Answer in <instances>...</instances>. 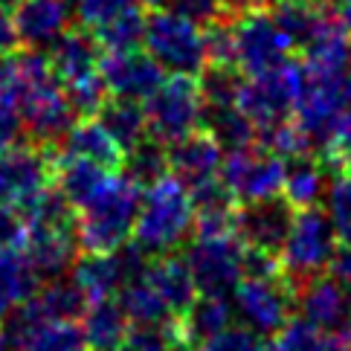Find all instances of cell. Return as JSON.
Listing matches in <instances>:
<instances>
[{"mask_svg":"<svg viewBox=\"0 0 351 351\" xmlns=\"http://www.w3.org/2000/svg\"><path fill=\"white\" fill-rule=\"evenodd\" d=\"M53 148H41L35 143H21L0 154V204L27 209L47 186L56 180Z\"/></svg>","mask_w":351,"mask_h":351,"instance_id":"9c48e42d","label":"cell"},{"mask_svg":"<svg viewBox=\"0 0 351 351\" xmlns=\"http://www.w3.org/2000/svg\"><path fill=\"white\" fill-rule=\"evenodd\" d=\"M117 171H110L99 162L90 160H79V157H58L56 160V186L58 192L64 195L76 209H82L84 204L99 195L108 186V180L114 178Z\"/></svg>","mask_w":351,"mask_h":351,"instance_id":"d4e9b609","label":"cell"},{"mask_svg":"<svg viewBox=\"0 0 351 351\" xmlns=\"http://www.w3.org/2000/svg\"><path fill=\"white\" fill-rule=\"evenodd\" d=\"M241 258H244V244L235 232L195 235L183 247V261L192 273L197 293L230 296L238 287V282L244 279Z\"/></svg>","mask_w":351,"mask_h":351,"instance_id":"8992f818","label":"cell"},{"mask_svg":"<svg viewBox=\"0 0 351 351\" xmlns=\"http://www.w3.org/2000/svg\"><path fill=\"white\" fill-rule=\"evenodd\" d=\"M296 308L299 317L322 334H351V287L334 279L328 270L296 285Z\"/></svg>","mask_w":351,"mask_h":351,"instance_id":"7c38bea8","label":"cell"},{"mask_svg":"<svg viewBox=\"0 0 351 351\" xmlns=\"http://www.w3.org/2000/svg\"><path fill=\"white\" fill-rule=\"evenodd\" d=\"M61 87H64V96H67V102L73 108V114H76V119H93L99 114V108L105 105V99H108L105 82H102L99 73L84 76V79H76V82H67Z\"/></svg>","mask_w":351,"mask_h":351,"instance_id":"d590c367","label":"cell"},{"mask_svg":"<svg viewBox=\"0 0 351 351\" xmlns=\"http://www.w3.org/2000/svg\"><path fill=\"white\" fill-rule=\"evenodd\" d=\"M21 0H0V9H15Z\"/></svg>","mask_w":351,"mask_h":351,"instance_id":"816d5d0a","label":"cell"},{"mask_svg":"<svg viewBox=\"0 0 351 351\" xmlns=\"http://www.w3.org/2000/svg\"><path fill=\"white\" fill-rule=\"evenodd\" d=\"M99 76L105 82L108 96L145 102L162 84L166 70L145 49H122V53H102V58H99Z\"/></svg>","mask_w":351,"mask_h":351,"instance_id":"4fadbf2b","label":"cell"},{"mask_svg":"<svg viewBox=\"0 0 351 351\" xmlns=\"http://www.w3.org/2000/svg\"><path fill=\"white\" fill-rule=\"evenodd\" d=\"M131 322L125 317V311L119 308L117 296L110 299H96V302L87 305V311L82 313V334L87 351H114L125 346V337H128Z\"/></svg>","mask_w":351,"mask_h":351,"instance_id":"cb8c5ba5","label":"cell"},{"mask_svg":"<svg viewBox=\"0 0 351 351\" xmlns=\"http://www.w3.org/2000/svg\"><path fill=\"white\" fill-rule=\"evenodd\" d=\"M296 209L282 195L265 200H247L235 206L232 230L244 247H258L267 253H282V244L291 232Z\"/></svg>","mask_w":351,"mask_h":351,"instance_id":"5bb4252c","label":"cell"},{"mask_svg":"<svg viewBox=\"0 0 351 351\" xmlns=\"http://www.w3.org/2000/svg\"><path fill=\"white\" fill-rule=\"evenodd\" d=\"M119 174H125L136 189H148L154 186L157 180H162L169 174V154H166V145L145 136L140 145H134L131 152H125L122 157V166Z\"/></svg>","mask_w":351,"mask_h":351,"instance_id":"f546056e","label":"cell"},{"mask_svg":"<svg viewBox=\"0 0 351 351\" xmlns=\"http://www.w3.org/2000/svg\"><path fill=\"white\" fill-rule=\"evenodd\" d=\"M200 93L192 76H169L145 99L148 136L162 145H171L180 136L197 131L200 125Z\"/></svg>","mask_w":351,"mask_h":351,"instance_id":"52a82bcc","label":"cell"},{"mask_svg":"<svg viewBox=\"0 0 351 351\" xmlns=\"http://www.w3.org/2000/svg\"><path fill=\"white\" fill-rule=\"evenodd\" d=\"M143 189L125 178L114 174L108 186L90 204H84L76 218V238L82 253H114L134 235L136 212H140Z\"/></svg>","mask_w":351,"mask_h":351,"instance_id":"7a4b0ae2","label":"cell"},{"mask_svg":"<svg viewBox=\"0 0 351 351\" xmlns=\"http://www.w3.org/2000/svg\"><path fill=\"white\" fill-rule=\"evenodd\" d=\"M93 119H99V125L114 136V143L122 148V154L131 152L134 145H140L148 136L145 110H143L140 102H131V99L108 96L105 105L99 108V114Z\"/></svg>","mask_w":351,"mask_h":351,"instance_id":"4316f807","label":"cell"},{"mask_svg":"<svg viewBox=\"0 0 351 351\" xmlns=\"http://www.w3.org/2000/svg\"><path fill=\"white\" fill-rule=\"evenodd\" d=\"M337 244H340V238L331 227V218L319 206L296 209L291 232H287L279 253L285 276L293 285H302L311 276L325 273L337 253Z\"/></svg>","mask_w":351,"mask_h":351,"instance_id":"277c9868","label":"cell"},{"mask_svg":"<svg viewBox=\"0 0 351 351\" xmlns=\"http://www.w3.org/2000/svg\"><path fill=\"white\" fill-rule=\"evenodd\" d=\"M0 102H18V61L0 56Z\"/></svg>","mask_w":351,"mask_h":351,"instance_id":"f6af8a7d","label":"cell"},{"mask_svg":"<svg viewBox=\"0 0 351 351\" xmlns=\"http://www.w3.org/2000/svg\"><path fill=\"white\" fill-rule=\"evenodd\" d=\"M244 73L230 64H206L204 70L195 76L197 82V93L204 105H235L238 93L244 84Z\"/></svg>","mask_w":351,"mask_h":351,"instance_id":"e575fe53","label":"cell"},{"mask_svg":"<svg viewBox=\"0 0 351 351\" xmlns=\"http://www.w3.org/2000/svg\"><path fill=\"white\" fill-rule=\"evenodd\" d=\"M328 273L351 287V244H337V253L328 265Z\"/></svg>","mask_w":351,"mask_h":351,"instance_id":"7dc6e473","label":"cell"},{"mask_svg":"<svg viewBox=\"0 0 351 351\" xmlns=\"http://www.w3.org/2000/svg\"><path fill=\"white\" fill-rule=\"evenodd\" d=\"M143 47L157 64L171 76H197L209 64L204 29L197 23L174 15L169 9H154L145 15Z\"/></svg>","mask_w":351,"mask_h":351,"instance_id":"3957f363","label":"cell"},{"mask_svg":"<svg viewBox=\"0 0 351 351\" xmlns=\"http://www.w3.org/2000/svg\"><path fill=\"white\" fill-rule=\"evenodd\" d=\"M58 157H79V160H90L99 162L110 171H119L122 166V148L114 143L99 119H76L73 128L64 134V140L58 143Z\"/></svg>","mask_w":351,"mask_h":351,"instance_id":"44dd1931","label":"cell"},{"mask_svg":"<svg viewBox=\"0 0 351 351\" xmlns=\"http://www.w3.org/2000/svg\"><path fill=\"white\" fill-rule=\"evenodd\" d=\"M38 287H41V279L32 267L27 250L0 247V322L18 305L29 302Z\"/></svg>","mask_w":351,"mask_h":351,"instance_id":"603a6c76","label":"cell"},{"mask_svg":"<svg viewBox=\"0 0 351 351\" xmlns=\"http://www.w3.org/2000/svg\"><path fill=\"white\" fill-rule=\"evenodd\" d=\"M21 49V38L15 29V18L9 15V9H0V56H15Z\"/></svg>","mask_w":351,"mask_h":351,"instance_id":"bcb514c9","label":"cell"},{"mask_svg":"<svg viewBox=\"0 0 351 351\" xmlns=\"http://www.w3.org/2000/svg\"><path fill=\"white\" fill-rule=\"evenodd\" d=\"M117 302L125 311L131 325H145V322H162V319H171L174 313L169 311V305L160 299V293L154 291L145 279H134V282H125L117 293Z\"/></svg>","mask_w":351,"mask_h":351,"instance_id":"1f68e13d","label":"cell"},{"mask_svg":"<svg viewBox=\"0 0 351 351\" xmlns=\"http://www.w3.org/2000/svg\"><path fill=\"white\" fill-rule=\"evenodd\" d=\"M195 235V209L189 192L180 180L166 174L154 186H148L140 200L134 223V241L145 247L152 256L178 253Z\"/></svg>","mask_w":351,"mask_h":351,"instance_id":"6da1fadb","label":"cell"},{"mask_svg":"<svg viewBox=\"0 0 351 351\" xmlns=\"http://www.w3.org/2000/svg\"><path fill=\"white\" fill-rule=\"evenodd\" d=\"M285 166L287 162L282 157H276L261 145H253L247 152H235L227 154V160H221L218 178L238 204H247V200H265L282 195Z\"/></svg>","mask_w":351,"mask_h":351,"instance_id":"8fae6325","label":"cell"},{"mask_svg":"<svg viewBox=\"0 0 351 351\" xmlns=\"http://www.w3.org/2000/svg\"><path fill=\"white\" fill-rule=\"evenodd\" d=\"M319 157L331 169V174H351V119H346V125L337 131L331 145L319 152Z\"/></svg>","mask_w":351,"mask_h":351,"instance_id":"60d3db41","label":"cell"},{"mask_svg":"<svg viewBox=\"0 0 351 351\" xmlns=\"http://www.w3.org/2000/svg\"><path fill=\"white\" fill-rule=\"evenodd\" d=\"M70 279L82 287L87 302H96V299H110L119 293V287L125 285V273L117 253H82L73 261Z\"/></svg>","mask_w":351,"mask_h":351,"instance_id":"484cf974","label":"cell"},{"mask_svg":"<svg viewBox=\"0 0 351 351\" xmlns=\"http://www.w3.org/2000/svg\"><path fill=\"white\" fill-rule=\"evenodd\" d=\"M325 215L331 218V227L340 238V244H351V174H334V180L325 192Z\"/></svg>","mask_w":351,"mask_h":351,"instance_id":"8d00e7d4","label":"cell"},{"mask_svg":"<svg viewBox=\"0 0 351 351\" xmlns=\"http://www.w3.org/2000/svg\"><path fill=\"white\" fill-rule=\"evenodd\" d=\"M166 154H169V174L174 180H180L186 189L200 180L215 178L223 160L218 143L200 128L166 145Z\"/></svg>","mask_w":351,"mask_h":351,"instance_id":"e0dca14e","label":"cell"},{"mask_svg":"<svg viewBox=\"0 0 351 351\" xmlns=\"http://www.w3.org/2000/svg\"><path fill=\"white\" fill-rule=\"evenodd\" d=\"M27 256L32 261L38 279H58L73 270L79 258V238L76 227H27Z\"/></svg>","mask_w":351,"mask_h":351,"instance_id":"2e32d148","label":"cell"},{"mask_svg":"<svg viewBox=\"0 0 351 351\" xmlns=\"http://www.w3.org/2000/svg\"><path fill=\"white\" fill-rule=\"evenodd\" d=\"M18 351H87L76 319H44Z\"/></svg>","mask_w":351,"mask_h":351,"instance_id":"836d02e7","label":"cell"},{"mask_svg":"<svg viewBox=\"0 0 351 351\" xmlns=\"http://www.w3.org/2000/svg\"><path fill=\"white\" fill-rule=\"evenodd\" d=\"M215 6L223 18H238V15H244V12L256 9V0H215Z\"/></svg>","mask_w":351,"mask_h":351,"instance_id":"c3c4849f","label":"cell"},{"mask_svg":"<svg viewBox=\"0 0 351 351\" xmlns=\"http://www.w3.org/2000/svg\"><path fill=\"white\" fill-rule=\"evenodd\" d=\"M27 218L15 206L0 204V247H27Z\"/></svg>","mask_w":351,"mask_h":351,"instance_id":"7bdbcfd3","label":"cell"},{"mask_svg":"<svg viewBox=\"0 0 351 351\" xmlns=\"http://www.w3.org/2000/svg\"><path fill=\"white\" fill-rule=\"evenodd\" d=\"M261 351H270V348H267V346H265V348H261Z\"/></svg>","mask_w":351,"mask_h":351,"instance_id":"6f0895ef","label":"cell"},{"mask_svg":"<svg viewBox=\"0 0 351 351\" xmlns=\"http://www.w3.org/2000/svg\"><path fill=\"white\" fill-rule=\"evenodd\" d=\"M114 351H128V348H125V346H122V348H114Z\"/></svg>","mask_w":351,"mask_h":351,"instance_id":"9f6ffc18","label":"cell"},{"mask_svg":"<svg viewBox=\"0 0 351 351\" xmlns=\"http://www.w3.org/2000/svg\"><path fill=\"white\" fill-rule=\"evenodd\" d=\"M21 143H27V134H23L18 102H0V154Z\"/></svg>","mask_w":351,"mask_h":351,"instance_id":"ee69618b","label":"cell"},{"mask_svg":"<svg viewBox=\"0 0 351 351\" xmlns=\"http://www.w3.org/2000/svg\"><path fill=\"white\" fill-rule=\"evenodd\" d=\"M331 169L325 166L319 154H305L296 160H287L285 166V183H282V197L293 209H311L319 206L331 186Z\"/></svg>","mask_w":351,"mask_h":351,"instance_id":"ffe728a7","label":"cell"},{"mask_svg":"<svg viewBox=\"0 0 351 351\" xmlns=\"http://www.w3.org/2000/svg\"><path fill=\"white\" fill-rule=\"evenodd\" d=\"M235 27V67L247 79L270 73L291 58V44L273 23L267 6H256L232 21Z\"/></svg>","mask_w":351,"mask_h":351,"instance_id":"30bf717a","label":"cell"},{"mask_svg":"<svg viewBox=\"0 0 351 351\" xmlns=\"http://www.w3.org/2000/svg\"><path fill=\"white\" fill-rule=\"evenodd\" d=\"M99 58H102V47L93 38V32L84 27L67 29L58 44L49 49V67L61 84L99 73Z\"/></svg>","mask_w":351,"mask_h":351,"instance_id":"ac0fdd59","label":"cell"},{"mask_svg":"<svg viewBox=\"0 0 351 351\" xmlns=\"http://www.w3.org/2000/svg\"><path fill=\"white\" fill-rule=\"evenodd\" d=\"M32 302L38 305V311L47 319H79L87 311V296L82 293V287L67 279V276H58V279H47L38 291H35Z\"/></svg>","mask_w":351,"mask_h":351,"instance_id":"f1b7e54d","label":"cell"},{"mask_svg":"<svg viewBox=\"0 0 351 351\" xmlns=\"http://www.w3.org/2000/svg\"><path fill=\"white\" fill-rule=\"evenodd\" d=\"M15 29L23 49L49 53L70 29V12L61 0H21L15 6Z\"/></svg>","mask_w":351,"mask_h":351,"instance_id":"9a60e30c","label":"cell"},{"mask_svg":"<svg viewBox=\"0 0 351 351\" xmlns=\"http://www.w3.org/2000/svg\"><path fill=\"white\" fill-rule=\"evenodd\" d=\"M305 84V64L302 58H287L270 73L244 79L241 93H238V108L247 119L256 125V131H265L276 122L293 117V105Z\"/></svg>","mask_w":351,"mask_h":351,"instance_id":"5b68a950","label":"cell"},{"mask_svg":"<svg viewBox=\"0 0 351 351\" xmlns=\"http://www.w3.org/2000/svg\"><path fill=\"white\" fill-rule=\"evenodd\" d=\"M143 279L160 293V299L169 305V311L174 313V317L186 313V308H189L195 299H197L195 279H192L189 267H186L183 256H178V253L152 256Z\"/></svg>","mask_w":351,"mask_h":351,"instance_id":"d6986e66","label":"cell"},{"mask_svg":"<svg viewBox=\"0 0 351 351\" xmlns=\"http://www.w3.org/2000/svg\"><path fill=\"white\" fill-rule=\"evenodd\" d=\"M200 131H206L218 143L221 152L235 154L247 152L258 143L256 125L247 119V114L238 105H204L200 108Z\"/></svg>","mask_w":351,"mask_h":351,"instance_id":"7402d4cb","label":"cell"},{"mask_svg":"<svg viewBox=\"0 0 351 351\" xmlns=\"http://www.w3.org/2000/svg\"><path fill=\"white\" fill-rule=\"evenodd\" d=\"M162 9H169V12H174V15L197 23L200 29L209 27L212 21L223 18L218 12V6H215V0H166V6H162Z\"/></svg>","mask_w":351,"mask_h":351,"instance_id":"b9f144b4","label":"cell"},{"mask_svg":"<svg viewBox=\"0 0 351 351\" xmlns=\"http://www.w3.org/2000/svg\"><path fill=\"white\" fill-rule=\"evenodd\" d=\"M348 73H351V53H348Z\"/></svg>","mask_w":351,"mask_h":351,"instance_id":"11a10c76","label":"cell"},{"mask_svg":"<svg viewBox=\"0 0 351 351\" xmlns=\"http://www.w3.org/2000/svg\"><path fill=\"white\" fill-rule=\"evenodd\" d=\"M125 348L128 351H192L195 346L186 337L180 317H171L162 322L131 325L128 337H125Z\"/></svg>","mask_w":351,"mask_h":351,"instance_id":"4dcf8cb0","label":"cell"},{"mask_svg":"<svg viewBox=\"0 0 351 351\" xmlns=\"http://www.w3.org/2000/svg\"><path fill=\"white\" fill-rule=\"evenodd\" d=\"M143 0H76V21L84 29H96L102 23L114 21L122 12L140 9Z\"/></svg>","mask_w":351,"mask_h":351,"instance_id":"f35d334b","label":"cell"},{"mask_svg":"<svg viewBox=\"0 0 351 351\" xmlns=\"http://www.w3.org/2000/svg\"><path fill=\"white\" fill-rule=\"evenodd\" d=\"M232 317H235V311L227 296L197 293V299L186 308V313H180V322H183V331L189 337V343L197 346L209 340V337L227 331L232 325Z\"/></svg>","mask_w":351,"mask_h":351,"instance_id":"83f0119b","label":"cell"},{"mask_svg":"<svg viewBox=\"0 0 351 351\" xmlns=\"http://www.w3.org/2000/svg\"><path fill=\"white\" fill-rule=\"evenodd\" d=\"M261 348H265L261 337H256L244 325H230L227 331H221L195 346V351H261Z\"/></svg>","mask_w":351,"mask_h":351,"instance_id":"ab89813d","label":"cell"},{"mask_svg":"<svg viewBox=\"0 0 351 351\" xmlns=\"http://www.w3.org/2000/svg\"><path fill=\"white\" fill-rule=\"evenodd\" d=\"M270 3H276V0H256V6H270Z\"/></svg>","mask_w":351,"mask_h":351,"instance_id":"db71d44e","label":"cell"},{"mask_svg":"<svg viewBox=\"0 0 351 351\" xmlns=\"http://www.w3.org/2000/svg\"><path fill=\"white\" fill-rule=\"evenodd\" d=\"M0 351H12V346H9V340L3 337V331H0Z\"/></svg>","mask_w":351,"mask_h":351,"instance_id":"f5cc1de1","label":"cell"},{"mask_svg":"<svg viewBox=\"0 0 351 351\" xmlns=\"http://www.w3.org/2000/svg\"><path fill=\"white\" fill-rule=\"evenodd\" d=\"M322 343H325V334L319 328L302 317H291L279 331L273 334V346L270 351H322Z\"/></svg>","mask_w":351,"mask_h":351,"instance_id":"74e56055","label":"cell"},{"mask_svg":"<svg viewBox=\"0 0 351 351\" xmlns=\"http://www.w3.org/2000/svg\"><path fill=\"white\" fill-rule=\"evenodd\" d=\"M93 38L102 47V53H122V49H140L143 44V35H145V12L140 9H131V12H122L114 21L102 23V27L90 29Z\"/></svg>","mask_w":351,"mask_h":351,"instance_id":"d6a6232c","label":"cell"},{"mask_svg":"<svg viewBox=\"0 0 351 351\" xmlns=\"http://www.w3.org/2000/svg\"><path fill=\"white\" fill-rule=\"evenodd\" d=\"M232 311L256 337H273L296 308V285L287 276L276 279H241L235 287Z\"/></svg>","mask_w":351,"mask_h":351,"instance_id":"ba28073f","label":"cell"},{"mask_svg":"<svg viewBox=\"0 0 351 351\" xmlns=\"http://www.w3.org/2000/svg\"><path fill=\"white\" fill-rule=\"evenodd\" d=\"M331 6L337 12V18L343 21V27L351 32V0H331Z\"/></svg>","mask_w":351,"mask_h":351,"instance_id":"681fc988","label":"cell"},{"mask_svg":"<svg viewBox=\"0 0 351 351\" xmlns=\"http://www.w3.org/2000/svg\"><path fill=\"white\" fill-rule=\"evenodd\" d=\"M322 351H348V337H337V334H325Z\"/></svg>","mask_w":351,"mask_h":351,"instance_id":"f907efd6","label":"cell"}]
</instances>
